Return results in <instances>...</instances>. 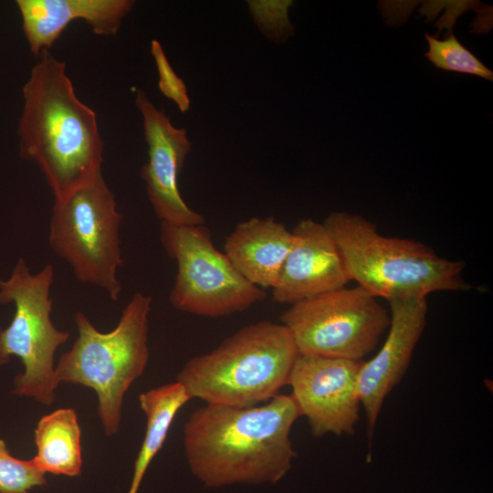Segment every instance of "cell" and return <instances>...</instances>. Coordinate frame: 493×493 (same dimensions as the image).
Returning <instances> with one entry per match:
<instances>
[{"mask_svg": "<svg viewBox=\"0 0 493 493\" xmlns=\"http://www.w3.org/2000/svg\"><path fill=\"white\" fill-rule=\"evenodd\" d=\"M300 417L290 394L260 406L205 404L184 428V446L193 475L205 486L275 484L297 456L291 428Z\"/></svg>", "mask_w": 493, "mask_h": 493, "instance_id": "obj_1", "label": "cell"}, {"mask_svg": "<svg viewBox=\"0 0 493 493\" xmlns=\"http://www.w3.org/2000/svg\"><path fill=\"white\" fill-rule=\"evenodd\" d=\"M23 86L20 156L35 161L55 199L88 184L103 161L96 113L77 97L66 64L42 49Z\"/></svg>", "mask_w": 493, "mask_h": 493, "instance_id": "obj_2", "label": "cell"}, {"mask_svg": "<svg viewBox=\"0 0 493 493\" xmlns=\"http://www.w3.org/2000/svg\"><path fill=\"white\" fill-rule=\"evenodd\" d=\"M323 225L334 240L350 280L387 301L435 291L468 290L465 264L439 257L428 246L381 235L359 215L334 212Z\"/></svg>", "mask_w": 493, "mask_h": 493, "instance_id": "obj_3", "label": "cell"}, {"mask_svg": "<svg viewBox=\"0 0 493 493\" xmlns=\"http://www.w3.org/2000/svg\"><path fill=\"white\" fill-rule=\"evenodd\" d=\"M299 351L283 324L261 320L241 328L207 353L190 359L177 381L208 404L255 406L288 384Z\"/></svg>", "mask_w": 493, "mask_h": 493, "instance_id": "obj_4", "label": "cell"}, {"mask_svg": "<svg viewBox=\"0 0 493 493\" xmlns=\"http://www.w3.org/2000/svg\"><path fill=\"white\" fill-rule=\"evenodd\" d=\"M152 301L151 296L136 292L110 332L98 330L83 312H76L78 338L55 367L58 383H78L95 391L108 436L119 431L124 394L148 362Z\"/></svg>", "mask_w": 493, "mask_h": 493, "instance_id": "obj_5", "label": "cell"}, {"mask_svg": "<svg viewBox=\"0 0 493 493\" xmlns=\"http://www.w3.org/2000/svg\"><path fill=\"white\" fill-rule=\"evenodd\" d=\"M113 193L101 172L62 199H55L49 222L51 249L72 268L81 283L103 289L112 300L121 292L120 226Z\"/></svg>", "mask_w": 493, "mask_h": 493, "instance_id": "obj_6", "label": "cell"}, {"mask_svg": "<svg viewBox=\"0 0 493 493\" xmlns=\"http://www.w3.org/2000/svg\"><path fill=\"white\" fill-rule=\"evenodd\" d=\"M52 265L32 274L19 258L11 276L0 280V304L14 303L15 315L7 328L0 330V365L11 357L21 359L24 372L15 379V392L50 405L58 383L55 377L54 355L69 334L58 330L51 321Z\"/></svg>", "mask_w": 493, "mask_h": 493, "instance_id": "obj_7", "label": "cell"}, {"mask_svg": "<svg viewBox=\"0 0 493 493\" xmlns=\"http://www.w3.org/2000/svg\"><path fill=\"white\" fill-rule=\"evenodd\" d=\"M160 241L177 264L169 294L172 306L201 317H223L241 312L266 298L264 289L251 284L215 247L204 225L161 223Z\"/></svg>", "mask_w": 493, "mask_h": 493, "instance_id": "obj_8", "label": "cell"}, {"mask_svg": "<svg viewBox=\"0 0 493 493\" xmlns=\"http://www.w3.org/2000/svg\"><path fill=\"white\" fill-rule=\"evenodd\" d=\"M363 288H341L291 304L281 315L299 354L359 362L388 330L390 312Z\"/></svg>", "mask_w": 493, "mask_h": 493, "instance_id": "obj_9", "label": "cell"}, {"mask_svg": "<svg viewBox=\"0 0 493 493\" xmlns=\"http://www.w3.org/2000/svg\"><path fill=\"white\" fill-rule=\"evenodd\" d=\"M362 361L299 354L288 384L300 416L311 434L352 435L360 419L358 388Z\"/></svg>", "mask_w": 493, "mask_h": 493, "instance_id": "obj_10", "label": "cell"}, {"mask_svg": "<svg viewBox=\"0 0 493 493\" xmlns=\"http://www.w3.org/2000/svg\"><path fill=\"white\" fill-rule=\"evenodd\" d=\"M135 104L148 144V162L142 165L141 176L157 218L175 226L205 225V217L185 204L178 188V175L191 148L186 130L175 128L142 89L136 92Z\"/></svg>", "mask_w": 493, "mask_h": 493, "instance_id": "obj_11", "label": "cell"}, {"mask_svg": "<svg viewBox=\"0 0 493 493\" xmlns=\"http://www.w3.org/2000/svg\"><path fill=\"white\" fill-rule=\"evenodd\" d=\"M388 335L377 354L362 362L358 378L361 404L365 411L370 443L384 399L401 382L425 330L426 297L388 300Z\"/></svg>", "mask_w": 493, "mask_h": 493, "instance_id": "obj_12", "label": "cell"}, {"mask_svg": "<svg viewBox=\"0 0 493 493\" xmlns=\"http://www.w3.org/2000/svg\"><path fill=\"white\" fill-rule=\"evenodd\" d=\"M292 245L278 283V303L294 304L344 288L350 281L339 249L323 223L307 218L296 224Z\"/></svg>", "mask_w": 493, "mask_h": 493, "instance_id": "obj_13", "label": "cell"}, {"mask_svg": "<svg viewBox=\"0 0 493 493\" xmlns=\"http://www.w3.org/2000/svg\"><path fill=\"white\" fill-rule=\"evenodd\" d=\"M135 2L132 0H17L29 48L37 58L52 47L70 22L84 20L97 35L113 36Z\"/></svg>", "mask_w": 493, "mask_h": 493, "instance_id": "obj_14", "label": "cell"}, {"mask_svg": "<svg viewBox=\"0 0 493 493\" xmlns=\"http://www.w3.org/2000/svg\"><path fill=\"white\" fill-rule=\"evenodd\" d=\"M292 240V232L274 217H251L238 223L226 237L225 255L248 282L273 288Z\"/></svg>", "mask_w": 493, "mask_h": 493, "instance_id": "obj_15", "label": "cell"}, {"mask_svg": "<svg viewBox=\"0 0 493 493\" xmlns=\"http://www.w3.org/2000/svg\"><path fill=\"white\" fill-rule=\"evenodd\" d=\"M35 442L37 455L32 459L42 472L80 474V427L74 409L60 408L44 415L36 427Z\"/></svg>", "mask_w": 493, "mask_h": 493, "instance_id": "obj_16", "label": "cell"}, {"mask_svg": "<svg viewBox=\"0 0 493 493\" xmlns=\"http://www.w3.org/2000/svg\"><path fill=\"white\" fill-rule=\"evenodd\" d=\"M191 399L184 386L177 380L140 394V406L147 419L146 432L134 464L128 493H137L150 463L166 439L177 412Z\"/></svg>", "mask_w": 493, "mask_h": 493, "instance_id": "obj_17", "label": "cell"}, {"mask_svg": "<svg viewBox=\"0 0 493 493\" xmlns=\"http://www.w3.org/2000/svg\"><path fill=\"white\" fill-rule=\"evenodd\" d=\"M425 37L429 45V50L425 53V57L435 68L476 75L490 81L493 80L492 70L464 47L454 34L451 33L448 37L443 40L427 33Z\"/></svg>", "mask_w": 493, "mask_h": 493, "instance_id": "obj_18", "label": "cell"}, {"mask_svg": "<svg viewBox=\"0 0 493 493\" xmlns=\"http://www.w3.org/2000/svg\"><path fill=\"white\" fill-rule=\"evenodd\" d=\"M44 484L45 473L33 459L14 457L0 438V493H30V489Z\"/></svg>", "mask_w": 493, "mask_h": 493, "instance_id": "obj_19", "label": "cell"}, {"mask_svg": "<svg viewBox=\"0 0 493 493\" xmlns=\"http://www.w3.org/2000/svg\"><path fill=\"white\" fill-rule=\"evenodd\" d=\"M151 53L159 75V89L166 98L174 101L182 112H186L190 109L186 85L171 67L161 43L156 39L151 43Z\"/></svg>", "mask_w": 493, "mask_h": 493, "instance_id": "obj_20", "label": "cell"}]
</instances>
